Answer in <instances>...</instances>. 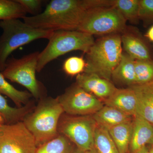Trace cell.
<instances>
[{
  "instance_id": "33",
  "label": "cell",
  "mask_w": 153,
  "mask_h": 153,
  "mask_svg": "<svg viewBox=\"0 0 153 153\" xmlns=\"http://www.w3.org/2000/svg\"><path fill=\"white\" fill-rule=\"evenodd\" d=\"M149 153H153V146H152V147L149 150Z\"/></svg>"
},
{
  "instance_id": "20",
  "label": "cell",
  "mask_w": 153,
  "mask_h": 153,
  "mask_svg": "<svg viewBox=\"0 0 153 153\" xmlns=\"http://www.w3.org/2000/svg\"><path fill=\"white\" fill-rule=\"evenodd\" d=\"M0 94L9 97L17 105L22 107V104L27 105L30 102L33 96L29 91H20L11 85L0 72Z\"/></svg>"
},
{
  "instance_id": "17",
  "label": "cell",
  "mask_w": 153,
  "mask_h": 153,
  "mask_svg": "<svg viewBox=\"0 0 153 153\" xmlns=\"http://www.w3.org/2000/svg\"><path fill=\"white\" fill-rule=\"evenodd\" d=\"M92 117L97 125L107 129L132 121V116L114 108L105 105L94 114Z\"/></svg>"
},
{
  "instance_id": "21",
  "label": "cell",
  "mask_w": 153,
  "mask_h": 153,
  "mask_svg": "<svg viewBox=\"0 0 153 153\" xmlns=\"http://www.w3.org/2000/svg\"><path fill=\"white\" fill-rule=\"evenodd\" d=\"M94 147L98 153H120L108 129L97 125L94 132Z\"/></svg>"
},
{
  "instance_id": "15",
  "label": "cell",
  "mask_w": 153,
  "mask_h": 153,
  "mask_svg": "<svg viewBox=\"0 0 153 153\" xmlns=\"http://www.w3.org/2000/svg\"><path fill=\"white\" fill-rule=\"evenodd\" d=\"M134 118L130 149L131 153H137L150 144L153 138V125L139 116Z\"/></svg>"
},
{
  "instance_id": "9",
  "label": "cell",
  "mask_w": 153,
  "mask_h": 153,
  "mask_svg": "<svg viewBox=\"0 0 153 153\" xmlns=\"http://www.w3.org/2000/svg\"><path fill=\"white\" fill-rule=\"evenodd\" d=\"M37 148L35 138L23 121L0 127V153H35Z\"/></svg>"
},
{
  "instance_id": "2",
  "label": "cell",
  "mask_w": 153,
  "mask_h": 153,
  "mask_svg": "<svg viewBox=\"0 0 153 153\" xmlns=\"http://www.w3.org/2000/svg\"><path fill=\"white\" fill-rule=\"evenodd\" d=\"M64 112L57 97H43L34 111L25 117L23 123L35 138L37 147L59 134L58 122Z\"/></svg>"
},
{
  "instance_id": "12",
  "label": "cell",
  "mask_w": 153,
  "mask_h": 153,
  "mask_svg": "<svg viewBox=\"0 0 153 153\" xmlns=\"http://www.w3.org/2000/svg\"><path fill=\"white\" fill-rule=\"evenodd\" d=\"M121 38L126 54L135 60L153 59L150 48L139 32L124 33Z\"/></svg>"
},
{
  "instance_id": "3",
  "label": "cell",
  "mask_w": 153,
  "mask_h": 153,
  "mask_svg": "<svg viewBox=\"0 0 153 153\" xmlns=\"http://www.w3.org/2000/svg\"><path fill=\"white\" fill-rule=\"evenodd\" d=\"M86 54V67L83 72L97 74L110 80L123 55L121 36L110 34L98 39Z\"/></svg>"
},
{
  "instance_id": "24",
  "label": "cell",
  "mask_w": 153,
  "mask_h": 153,
  "mask_svg": "<svg viewBox=\"0 0 153 153\" xmlns=\"http://www.w3.org/2000/svg\"><path fill=\"white\" fill-rule=\"evenodd\" d=\"M114 6L126 21L137 22L139 19V0H114Z\"/></svg>"
},
{
  "instance_id": "5",
  "label": "cell",
  "mask_w": 153,
  "mask_h": 153,
  "mask_svg": "<svg viewBox=\"0 0 153 153\" xmlns=\"http://www.w3.org/2000/svg\"><path fill=\"white\" fill-rule=\"evenodd\" d=\"M94 43L93 36L77 30L53 32L49 43L38 55L37 72L58 57L71 51L79 50L87 53Z\"/></svg>"
},
{
  "instance_id": "34",
  "label": "cell",
  "mask_w": 153,
  "mask_h": 153,
  "mask_svg": "<svg viewBox=\"0 0 153 153\" xmlns=\"http://www.w3.org/2000/svg\"><path fill=\"white\" fill-rule=\"evenodd\" d=\"M3 124H4V122H3V120L0 117V127H1V125Z\"/></svg>"
},
{
  "instance_id": "32",
  "label": "cell",
  "mask_w": 153,
  "mask_h": 153,
  "mask_svg": "<svg viewBox=\"0 0 153 153\" xmlns=\"http://www.w3.org/2000/svg\"><path fill=\"white\" fill-rule=\"evenodd\" d=\"M85 153H98L97 152V151L95 149V148H94L93 149H91L90 150L87 151V152H85Z\"/></svg>"
},
{
  "instance_id": "27",
  "label": "cell",
  "mask_w": 153,
  "mask_h": 153,
  "mask_svg": "<svg viewBox=\"0 0 153 153\" xmlns=\"http://www.w3.org/2000/svg\"><path fill=\"white\" fill-rule=\"evenodd\" d=\"M139 17L145 25L153 24V0H139Z\"/></svg>"
},
{
  "instance_id": "1",
  "label": "cell",
  "mask_w": 153,
  "mask_h": 153,
  "mask_svg": "<svg viewBox=\"0 0 153 153\" xmlns=\"http://www.w3.org/2000/svg\"><path fill=\"white\" fill-rule=\"evenodd\" d=\"M110 0H52L45 10L35 16H26L23 21L36 29L76 30L86 11L93 8L111 7Z\"/></svg>"
},
{
  "instance_id": "10",
  "label": "cell",
  "mask_w": 153,
  "mask_h": 153,
  "mask_svg": "<svg viewBox=\"0 0 153 153\" xmlns=\"http://www.w3.org/2000/svg\"><path fill=\"white\" fill-rule=\"evenodd\" d=\"M57 98L64 112L72 116L93 115L104 105L99 99L76 83L67 88Z\"/></svg>"
},
{
  "instance_id": "28",
  "label": "cell",
  "mask_w": 153,
  "mask_h": 153,
  "mask_svg": "<svg viewBox=\"0 0 153 153\" xmlns=\"http://www.w3.org/2000/svg\"><path fill=\"white\" fill-rule=\"evenodd\" d=\"M25 9L27 13L36 16L41 13L43 1L41 0H16Z\"/></svg>"
},
{
  "instance_id": "23",
  "label": "cell",
  "mask_w": 153,
  "mask_h": 153,
  "mask_svg": "<svg viewBox=\"0 0 153 153\" xmlns=\"http://www.w3.org/2000/svg\"><path fill=\"white\" fill-rule=\"evenodd\" d=\"M27 14L25 9L16 0H0L1 21L23 19Z\"/></svg>"
},
{
  "instance_id": "11",
  "label": "cell",
  "mask_w": 153,
  "mask_h": 153,
  "mask_svg": "<svg viewBox=\"0 0 153 153\" xmlns=\"http://www.w3.org/2000/svg\"><path fill=\"white\" fill-rule=\"evenodd\" d=\"M76 83L85 91L104 100L117 89L110 80L92 73L83 72L78 74Z\"/></svg>"
},
{
  "instance_id": "8",
  "label": "cell",
  "mask_w": 153,
  "mask_h": 153,
  "mask_svg": "<svg viewBox=\"0 0 153 153\" xmlns=\"http://www.w3.org/2000/svg\"><path fill=\"white\" fill-rule=\"evenodd\" d=\"M96 123L89 116L76 117L61 116L58 122L57 131L76 146L86 152L94 148V136Z\"/></svg>"
},
{
  "instance_id": "7",
  "label": "cell",
  "mask_w": 153,
  "mask_h": 153,
  "mask_svg": "<svg viewBox=\"0 0 153 153\" xmlns=\"http://www.w3.org/2000/svg\"><path fill=\"white\" fill-rule=\"evenodd\" d=\"M126 22L114 6L98 7L86 11L76 30L91 36L117 34L125 30Z\"/></svg>"
},
{
  "instance_id": "6",
  "label": "cell",
  "mask_w": 153,
  "mask_h": 153,
  "mask_svg": "<svg viewBox=\"0 0 153 153\" xmlns=\"http://www.w3.org/2000/svg\"><path fill=\"white\" fill-rule=\"evenodd\" d=\"M39 52H33L20 58H9L1 72L6 79L26 88L37 100L43 98L44 92V87L36 76Z\"/></svg>"
},
{
  "instance_id": "26",
  "label": "cell",
  "mask_w": 153,
  "mask_h": 153,
  "mask_svg": "<svg viewBox=\"0 0 153 153\" xmlns=\"http://www.w3.org/2000/svg\"><path fill=\"white\" fill-rule=\"evenodd\" d=\"M86 67V61L82 57L73 56L69 57L64 62L63 69L65 73L71 76L83 73Z\"/></svg>"
},
{
  "instance_id": "35",
  "label": "cell",
  "mask_w": 153,
  "mask_h": 153,
  "mask_svg": "<svg viewBox=\"0 0 153 153\" xmlns=\"http://www.w3.org/2000/svg\"><path fill=\"white\" fill-rule=\"evenodd\" d=\"M150 144H151V145H152V146H153V138Z\"/></svg>"
},
{
  "instance_id": "18",
  "label": "cell",
  "mask_w": 153,
  "mask_h": 153,
  "mask_svg": "<svg viewBox=\"0 0 153 153\" xmlns=\"http://www.w3.org/2000/svg\"><path fill=\"white\" fill-rule=\"evenodd\" d=\"M133 128V121L108 129L120 153H129Z\"/></svg>"
},
{
  "instance_id": "22",
  "label": "cell",
  "mask_w": 153,
  "mask_h": 153,
  "mask_svg": "<svg viewBox=\"0 0 153 153\" xmlns=\"http://www.w3.org/2000/svg\"><path fill=\"white\" fill-rule=\"evenodd\" d=\"M73 149L71 141L59 134L55 138L38 147L35 153H70Z\"/></svg>"
},
{
  "instance_id": "19",
  "label": "cell",
  "mask_w": 153,
  "mask_h": 153,
  "mask_svg": "<svg viewBox=\"0 0 153 153\" xmlns=\"http://www.w3.org/2000/svg\"><path fill=\"white\" fill-rule=\"evenodd\" d=\"M31 103L22 107H13L8 103L6 99L0 94V117L5 124H12L23 121L25 117L33 111Z\"/></svg>"
},
{
  "instance_id": "16",
  "label": "cell",
  "mask_w": 153,
  "mask_h": 153,
  "mask_svg": "<svg viewBox=\"0 0 153 153\" xmlns=\"http://www.w3.org/2000/svg\"><path fill=\"white\" fill-rule=\"evenodd\" d=\"M111 78L115 82L131 86L136 84L135 60L123 53L119 63L113 71Z\"/></svg>"
},
{
  "instance_id": "31",
  "label": "cell",
  "mask_w": 153,
  "mask_h": 153,
  "mask_svg": "<svg viewBox=\"0 0 153 153\" xmlns=\"http://www.w3.org/2000/svg\"><path fill=\"white\" fill-rule=\"evenodd\" d=\"M70 153H85V152L76 148V149H74Z\"/></svg>"
},
{
  "instance_id": "30",
  "label": "cell",
  "mask_w": 153,
  "mask_h": 153,
  "mask_svg": "<svg viewBox=\"0 0 153 153\" xmlns=\"http://www.w3.org/2000/svg\"><path fill=\"white\" fill-rule=\"evenodd\" d=\"M149 150L147 147L146 146L144 147L142 149H141L137 153H149Z\"/></svg>"
},
{
  "instance_id": "29",
  "label": "cell",
  "mask_w": 153,
  "mask_h": 153,
  "mask_svg": "<svg viewBox=\"0 0 153 153\" xmlns=\"http://www.w3.org/2000/svg\"><path fill=\"white\" fill-rule=\"evenodd\" d=\"M146 37L153 43V25L151 26L146 33Z\"/></svg>"
},
{
  "instance_id": "14",
  "label": "cell",
  "mask_w": 153,
  "mask_h": 153,
  "mask_svg": "<svg viewBox=\"0 0 153 153\" xmlns=\"http://www.w3.org/2000/svg\"><path fill=\"white\" fill-rule=\"evenodd\" d=\"M129 87L134 91L137 100L136 115L153 125V80Z\"/></svg>"
},
{
  "instance_id": "13",
  "label": "cell",
  "mask_w": 153,
  "mask_h": 153,
  "mask_svg": "<svg viewBox=\"0 0 153 153\" xmlns=\"http://www.w3.org/2000/svg\"><path fill=\"white\" fill-rule=\"evenodd\" d=\"M104 101L107 106L114 108L131 116L136 115L137 100L134 91L130 87L117 88Z\"/></svg>"
},
{
  "instance_id": "4",
  "label": "cell",
  "mask_w": 153,
  "mask_h": 153,
  "mask_svg": "<svg viewBox=\"0 0 153 153\" xmlns=\"http://www.w3.org/2000/svg\"><path fill=\"white\" fill-rule=\"evenodd\" d=\"M0 71H4L9 56L19 47L41 39H49L54 31L32 27L19 19L0 21Z\"/></svg>"
},
{
  "instance_id": "25",
  "label": "cell",
  "mask_w": 153,
  "mask_h": 153,
  "mask_svg": "<svg viewBox=\"0 0 153 153\" xmlns=\"http://www.w3.org/2000/svg\"><path fill=\"white\" fill-rule=\"evenodd\" d=\"M136 84H143L153 80V59L135 60Z\"/></svg>"
}]
</instances>
